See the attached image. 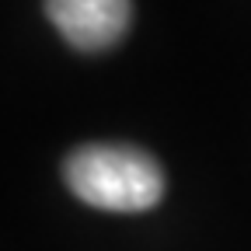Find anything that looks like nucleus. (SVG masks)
<instances>
[{
	"mask_svg": "<svg viewBox=\"0 0 251 251\" xmlns=\"http://www.w3.org/2000/svg\"><path fill=\"white\" fill-rule=\"evenodd\" d=\"M63 181L70 192L105 213H143L164 196V171L129 143H84L67 153Z\"/></svg>",
	"mask_w": 251,
	"mask_h": 251,
	"instance_id": "nucleus-1",
	"label": "nucleus"
},
{
	"mask_svg": "<svg viewBox=\"0 0 251 251\" xmlns=\"http://www.w3.org/2000/svg\"><path fill=\"white\" fill-rule=\"evenodd\" d=\"M52 28L80 52L112 49L133 21V0H46Z\"/></svg>",
	"mask_w": 251,
	"mask_h": 251,
	"instance_id": "nucleus-2",
	"label": "nucleus"
}]
</instances>
